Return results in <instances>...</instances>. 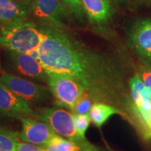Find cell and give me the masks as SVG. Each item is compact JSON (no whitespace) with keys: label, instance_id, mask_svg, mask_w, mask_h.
Returning <instances> with one entry per match:
<instances>
[{"label":"cell","instance_id":"cell-19","mask_svg":"<svg viewBox=\"0 0 151 151\" xmlns=\"http://www.w3.org/2000/svg\"><path fill=\"white\" fill-rule=\"evenodd\" d=\"M91 100L88 95H85L76 104L72 112L73 113H81V114L88 113L92 106Z\"/></svg>","mask_w":151,"mask_h":151},{"label":"cell","instance_id":"cell-21","mask_svg":"<svg viewBox=\"0 0 151 151\" xmlns=\"http://www.w3.org/2000/svg\"><path fill=\"white\" fill-rule=\"evenodd\" d=\"M141 80L146 87L147 91L151 97V69L148 67L143 69L141 73Z\"/></svg>","mask_w":151,"mask_h":151},{"label":"cell","instance_id":"cell-4","mask_svg":"<svg viewBox=\"0 0 151 151\" xmlns=\"http://www.w3.org/2000/svg\"><path fill=\"white\" fill-rule=\"evenodd\" d=\"M48 88L58 106L73 111L81 98L87 95L83 87L74 79L62 73L48 72Z\"/></svg>","mask_w":151,"mask_h":151},{"label":"cell","instance_id":"cell-13","mask_svg":"<svg viewBox=\"0 0 151 151\" xmlns=\"http://www.w3.org/2000/svg\"><path fill=\"white\" fill-rule=\"evenodd\" d=\"M87 18L90 24L102 27L109 24L113 16L111 0H81Z\"/></svg>","mask_w":151,"mask_h":151},{"label":"cell","instance_id":"cell-7","mask_svg":"<svg viewBox=\"0 0 151 151\" xmlns=\"http://www.w3.org/2000/svg\"><path fill=\"white\" fill-rule=\"evenodd\" d=\"M127 37L133 51L151 69V18H139L132 22Z\"/></svg>","mask_w":151,"mask_h":151},{"label":"cell","instance_id":"cell-5","mask_svg":"<svg viewBox=\"0 0 151 151\" xmlns=\"http://www.w3.org/2000/svg\"><path fill=\"white\" fill-rule=\"evenodd\" d=\"M129 85L133 99L132 109L139 127L143 137L151 139V97L138 75L130 79Z\"/></svg>","mask_w":151,"mask_h":151},{"label":"cell","instance_id":"cell-25","mask_svg":"<svg viewBox=\"0 0 151 151\" xmlns=\"http://www.w3.org/2000/svg\"><path fill=\"white\" fill-rule=\"evenodd\" d=\"M0 70H1V62H0Z\"/></svg>","mask_w":151,"mask_h":151},{"label":"cell","instance_id":"cell-10","mask_svg":"<svg viewBox=\"0 0 151 151\" xmlns=\"http://www.w3.org/2000/svg\"><path fill=\"white\" fill-rule=\"evenodd\" d=\"M0 113L4 116L20 118H35V111L31 105L0 82Z\"/></svg>","mask_w":151,"mask_h":151},{"label":"cell","instance_id":"cell-20","mask_svg":"<svg viewBox=\"0 0 151 151\" xmlns=\"http://www.w3.org/2000/svg\"><path fill=\"white\" fill-rule=\"evenodd\" d=\"M16 151H47L43 147L26 142L18 141Z\"/></svg>","mask_w":151,"mask_h":151},{"label":"cell","instance_id":"cell-15","mask_svg":"<svg viewBox=\"0 0 151 151\" xmlns=\"http://www.w3.org/2000/svg\"><path fill=\"white\" fill-rule=\"evenodd\" d=\"M73 20L81 24L86 23V14L81 0H60Z\"/></svg>","mask_w":151,"mask_h":151},{"label":"cell","instance_id":"cell-23","mask_svg":"<svg viewBox=\"0 0 151 151\" xmlns=\"http://www.w3.org/2000/svg\"><path fill=\"white\" fill-rule=\"evenodd\" d=\"M139 3L147 5L151 7V0H137Z\"/></svg>","mask_w":151,"mask_h":151},{"label":"cell","instance_id":"cell-14","mask_svg":"<svg viewBox=\"0 0 151 151\" xmlns=\"http://www.w3.org/2000/svg\"><path fill=\"white\" fill-rule=\"evenodd\" d=\"M120 111L112 106L101 102H96L92 105L89 114L90 120L97 127H101L111 116L119 114Z\"/></svg>","mask_w":151,"mask_h":151},{"label":"cell","instance_id":"cell-17","mask_svg":"<svg viewBox=\"0 0 151 151\" xmlns=\"http://www.w3.org/2000/svg\"><path fill=\"white\" fill-rule=\"evenodd\" d=\"M18 141L16 132L0 128V151H16Z\"/></svg>","mask_w":151,"mask_h":151},{"label":"cell","instance_id":"cell-24","mask_svg":"<svg viewBox=\"0 0 151 151\" xmlns=\"http://www.w3.org/2000/svg\"><path fill=\"white\" fill-rule=\"evenodd\" d=\"M19 1H33V0H19Z\"/></svg>","mask_w":151,"mask_h":151},{"label":"cell","instance_id":"cell-1","mask_svg":"<svg viewBox=\"0 0 151 151\" xmlns=\"http://www.w3.org/2000/svg\"><path fill=\"white\" fill-rule=\"evenodd\" d=\"M44 38L39 60L47 72L67 75L92 100L109 102L120 90L116 67L102 55L57 26L41 27Z\"/></svg>","mask_w":151,"mask_h":151},{"label":"cell","instance_id":"cell-16","mask_svg":"<svg viewBox=\"0 0 151 151\" xmlns=\"http://www.w3.org/2000/svg\"><path fill=\"white\" fill-rule=\"evenodd\" d=\"M47 151H84L81 147L59 134L43 147Z\"/></svg>","mask_w":151,"mask_h":151},{"label":"cell","instance_id":"cell-22","mask_svg":"<svg viewBox=\"0 0 151 151\" xmlns=\"http://www.w3.org/2000/svg\"><path fill=\"white\" fill-rule=\"evenodd\" d=\"M111 1H113V3L123 7L129 6L130 3H131L130 0H111Z\"/></svg>","mask_w":151,"mask_h":151},{"label":"cell","instance_id":"cell-6","mask_svg":"<svg viewBox=\"0 0 151 151\" xmlns=\"http://www.w3.org/2000/svg\"><path fill=\"white\" fill-rule=\"evenodd\" d=\"M0 82L30 105L44 102L52 95L48 87L8 73L0 75Z\"/></svg>","mask_w":151,"mask_h":151},{"label":"cell","instance_id":"cell-8","mask_svg":"<svg viewBox=\"0 0 151 151\" xmlns=\"http://www.w3.org/2000/svg\"><path fill=\"white\" fill-rule=\"evenodd\" d=\"M22 129L16 132L18 140L44 147L58 135L53 129L46 122L31 117H22Z\"/></svg>","mask_w":151,"mask_h":151},{"label":"cell","instance_id":"cell-18","mask_svg":"<svg viewBox=\"0 0 151 151\" xmlns=\"http://www.w3.org/2000/svg\"><path fill=\"white\" fill-rule=\"evenodd\" d=\"M72 114L77 132L82 137H86V132L89 127L90 121H91L89 114L88 113L81 114V113H73Z\"/></svg>","mask_w":151,"mask_h":151},{"label":"cell","instance_id":"cell-11","mask_svg":"<svg viewBox=\"0 0 151 151\" xmlns=\"http://www.w3.org/2000/svg\"><path fill=\"white\" fill-rule=\"evenodd\" d=\"M32 13L36 18L62 28L69 15L60 0H33Z\"/></svg>","mask_w":151,"mask_h":151},{"label":"cell","instance_id":"cell-2","mask_svg":"<svg viewBox=\"0 0 151 151\" xmlns=\"http://www.w3.org/2000/svg\"><path fill=\"white\" fill-rule=\"evenodd\" d=\"M43 38L41 28L27 20L0 27V47L6 50L29 53L39 50Z\"/></svg>","mask_w":151,"mask_h":151},{"label":"cell","instance_id":"cell-3","mask_svg":"<svg viewBox=\"0 0 151 151\" xmlns=\"http://www.w3.org/2000/svg\"><path fill=\"white\" fill-rule=\"evenodd\" d=\"M35 118L48 124L58 134L63 137L84 151H99L86 137H82L76 129L73 114L63 107L52 106L35 111Z\"/></svg>","mask_w":151,"mask_h":151},{"label":"cell","instance_id":"cell-9","mask_svg":"<svg viewBox=\"0 0 151 151\" xmlns=\"http://www.w3.org/2000/svg\"><path fill=\"white\" fill-rule=\"evenodd\" d=\"M11 66L24 76L41 83H48V75L39 60L27 53L6 50Z\"/></svg>","mask_w":151,"mask_h":151},{"label":"cell","instance_id":"cell-12","mask_svg":"<svg viewBox=\"0 0 151 151\" xmlns=\"http://www.w3.org/2000/svg\"><path fill=\"white\" fill-rule=\"evenodd\" d=\"M32 10V1L0 0V24H14L27 20Z\"/></svg>","mask_w":151,"mask_h":151}]
</instances>
